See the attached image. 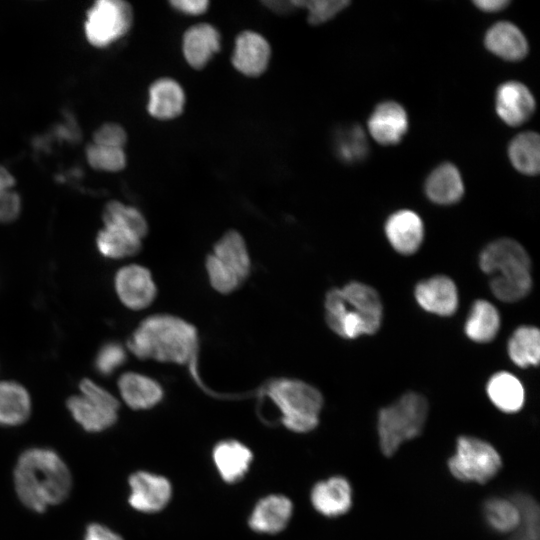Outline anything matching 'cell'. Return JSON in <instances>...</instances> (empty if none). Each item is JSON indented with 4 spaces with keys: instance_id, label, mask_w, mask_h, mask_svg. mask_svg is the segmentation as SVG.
Returning a JSON list of instances; mask_svg holds the SVG:
<instances>
[{
    "instance_id": "cell-11",
    "label": "cell",
    "mask_w": 540,
    "mask_h": 540,
    "mask_svg": "<svg viewBox=\"0 0 540 540\" xmlns=\"http://www.w3.org/2000/svg\"><path fill=\"white\" fill-rule=\"evenodd\" d=\"M270 58L271 47L263 35L245 30L237 36L231 62L238 72L247 77H258L268 68Z\"/></svg>"
},
{
    "instance_id": "cell-41",
    "label": "cell",
    "mask_w": 540,
    "mask_h": 540,
    "mask_svg": "<svg viewBox=\"0 0 540 540\" xmlns=\"http://www.w3.org/2000/svg\"><path fill=\"white\" fill-rule=\"evenodd\" d=\"M127 138V132L122 125L106 122L94 131L92 143L125 149Z\"/></svg>"
},
{
    "instance_id": "cell-23",
    "label": "cell",
    "mask_w": 540,
    "mask_h": 540,
    "mask_svg": "<svg viewBox=\"0 0 540 540\" xmlns=\"http://www.w3.org/2000/svg\"><path fill=\"white\" fill-rule=\"evenodd\" d=\"M425 192L428 198L440 205L458 202L464 194V183L458 168L452 163H442L427 177Z\"/></svg>"
},
{
    "instance_id": "cell-3",
    "label": "cell",
    "mask_w": 540,
    "mask_h": 540,
    "mask_svg": "<svg viewBox=\"0 0 540 540\" xmlns=\"http://www.w3.org/2000/svg\"><path fill=\"white\" fill-rule=\"evenodd\" d=\"M325 311L329 328L343 338L374 334L381 325L380 296L364 283L350 282L331 289L325 297Z\"/></svg>"
},
{
    "instance_id": "cell-39",
    "label": "cell",
    "mask_w": 540,
    "mask_h": 540,
    "mask_svg": "<svg viewBox=\"0 0 540 540\" xmlns=\"http://www.w3.org/2000/svg\"><path fill=\"white\" fill-rule=\"evenodd\" d=\"M205 267L211 286L220 293H231L242 284L213 254L206 258Z\"/></svg>"
},
{
    "instance_id": "cell-17",
    "label": "cell",
    "mask_w": 540,
    "mask_h": 540,
    "mask_svg": "<svg viewBox=\"0 0 540 540\" xmlns=\"http://www.w3.org/2000/svg\"><path fill=\"white\" fill-rule=\"evenodd\" d=\"M385 234L397 252L410 255L416 252L422 243L423 222L414 211L402 209L388 217L385 223Z\"/></svg>"
},
{
    "instance_id": "cell-20",
    "label": "cell",
    "mask_w": 540,
    "mask_h": 540,
    "mask_svg": "<svg viewBox=\"0 0 540 540\" xmlns=\"http://www.w3.org/2000/svg\"><path fill=\"white\" fill-rule=\"evenodd\" d=\"M484 43L491 53L507 61L523 59L529 48L522 31L508 21L491 26L485 34Z\"/></svg>"
},
{
    "instance_id": "cell-24",
    "label": "cell",
    "mask_w": 540,
    "mask_h": 540,
    "mask_svg": "<svg viewBox=\"0 0 540 540\" xmlns=\"http://www.w3.org/2000/svg\"><path fill=\"white\" fill-rule=\"evenodd\" d=\"M212 254L242 283L251 272L247 246L238 231H227L214 245Z\"/></svg>"
},
{
    "instance_id": "cell-13",
    "label": "cell",
    "mask_w": 540,
    "mask_h": 540,
    "mask_svg": "<svg viewBox=\"0 0 540 540\" xmlns=\"http://www.w3.org/2000/svg\"><path fill=\"white\" fill-rule=\"evenodd\" d=\"M535 104L531 91L519 81L504 82L496 91V113L509 126L526 122L532 116Z\"/></svg>"
},
{
    "instance_id": "cell-15",
    "label": "cell",
    "mask_w": 540,
    "mask_h": 540,
    "mask_svg": "<svg viewBox=\"0 0 540 540\" xmlns=\"http://www.w3.org/2000/svg\"><path fill=\"white\" fill-rule=\"evenodd\" d=\"M221 48L219 31L209 23L189 27L182 38L183 56L193 69L204 68Z\"/></svg>"
},
{
    "instance_id": "cell-42",
    "label": "cell",
    "mask_w": 540,
    "mask_h": 540,
    "mask_svg": "<svg viewBox=\"0 0 540 540\" xmlns=\"http://www.w3.org/2000/svg\"><path fill=\"white\" fill-rule=\"evenodd\" d=\"M171 7L188 16H198L205 13L209 7L207 0H173L170 1Z\"/></svg>"
},
{
    "instance_id": "cell-9",
    "label": "cell",
    "mask_w": 540,
    "mask_h": 540,
    "mask_svg": "<svg viewBox=\"0 0 540 540\" xmlns=\"http://www.w3.org/2000/svg\"><path fill=\"white\" fill-rule=\"evenodd\" d=\"M79 388L81 394L67 400V407L75 421L88 432H100L111 427L118 417L117 399L89 379H83Z\"/></svg>"
},
{
    "instance_id": "cell-35",
    "label": "cell",
    "mask_w": 540,
    "mask_h": 540,
    "mask_svg": "<svg viewBox=\"0 0 540 540\" xmlns=\"http://www.w3.org/2000/svg\"><path fill=\"white\" fill-rule=\"evenodd\" d=\"M484 518L488 525L500 533H511L519 522V511L512 500L493 497L485 501Z\"/></svg>"
},
{
    "instance_id": "cell-26",
    "label": "cell",
    "mask_w": 540,
    "mask_h": 540,
    "mask_svg": "<svg viewBox=\"0 0 540 540\" xmlns=\"http://www.w3.org/2000/svg\"><path fill=\"white\" fill-rule=\"evenodd\" d=\"M31 412L27 390L14 381H0V425L16 426L24 423Z\"/></svg>"
},
{
    "instance_id": "cell-27",
    "label": "cell",
    "mask_w": 540,
    "mask_h": 540,
    "mask_svg": "<svg viewBox=\"0 0 540 540\" xmlns=\"http://www.w3.org/2000/svg\"><path fill=\"white\" fill-rule=\"evenodd\" d=\"M487 394L491 402L505 413L519 411L525 400L522 383L508 372H498L489 379Z\"/></svg>"
},
{
    "instance_id": "cell-45",
    "label": "cell",
    "mask_w": 540,
    "mask_h": 540,
    "mask_svg": "<svg viewBox=\"0 0 540 540\" xmlns=\"http://www.w3.org/2000/svg\"><path fill=\"white\" fill-rule=\"evenodd\" d=\"M473 3L479 10L491 13L505 9L510 2L507 0H477Z\"/></svg>"
},
{
    "instance_id": "cell-16",
    "label": "cell",
    "mask_w": 540,
    "mask_h": 540,
    "mask_svg": "<svg viewBox=\"0 0 540 540\" xmlns=\"http://www.w3.org/2000/svg\"><path fill=\"white\" fill-rule=\"evenodd\" d=\"M418 304L427 312L452 315L458 306V291L455 283L444 275L434 276L419 282L415 288Z\"/></svg>"
},
{
    "instance_id": "cell-34",
    "label": "cell",
    "mask_w": 540,
    "mask_h": 540,
    "mask_svg": "<svg viewBox=\"0 0 540 540\" xmlns=\"http://www.w3.org/2000/svg\"><path fill=\"white\" fill-rule=\"evenodd\" d=\"M519 511V522L511 532L509 540H539L540 512L535 499L525 493H517L512 497Z\"/></svg>"
},
{
    "instance_id": "cell-4",
    "label": "cell",
    "mask_w": 540,
    "mask_h": 540,
    "mask_svg": "<svg viewBox=\"0 0 540 540\" xmlns=\"http://www.w3.org/2000/svg\"><path fill=\"white\" fill-rule=\"evenodd\" d=\"M479 265L490 275V288L503 302H515L531 290V261L517 241L502 238L489 243L481 252Z\"/></svg>"
},
{
    "instance_id": "cell-1",
    "label": "cell",
    "mask_w": 540,
    "mask_h": 540,
    "mask_svg": "<svg viewBox=\"0 0 540 540\" xmlns=\"http://www.w3.org/2000/svg\"><path fill=\"white\" fill-rule=\"evenodd\" d=\"M14 485L21 502L31 510L42 513L68 497L72 477L56 452L31 448L24 451L16 463Z\"/></svg>"
},
{
    "instance_id": "cell-40",
    "label": "cell",
    "mask_w": 540,
    "mask_h": 540,
    "mask_svg": "<svg viewBox=\"0 0 540 540\" xmlns=\"http://www.w3.org/2000/svg\"><path fill=\"white\" fill-rule=\"evenodd\" d=\"M126 358V351L120 343L108 342L99 349L95 357L94 366L99 374L110 376L124 364Z\"/></svg>"
},
{
    "instance_id": "cell-32",
    "label": "cell",
    "mask_w": 540,
    "mask_h": 540,
    "mask_svg": "<svg viewBox=\"0 0 540 540\" xmlns=\"http://www.w3.org/2000/svg\"><path fill=\"white\" fill-rule=\"evenodd\" d=\"M104 225H114L123 228L140 239L148 232V223L144 215L135 207L126 205L118 200L106 203L102 212Z\"/></svg>"
},
{
    "instance_id": "cell-12",
    "label": "cell",
    "mask_w": 540,
    "mask_h": 540,
    "mask_svg": "<svg viewBox=\"0 0 540 540\" xmlns=\"http://www.w3.org/2000/svg\"><path fill=\"white\" fill-rule=\"evenodd\" d=\"M129 504L135 510L145 513L163 509L171 497L169 481L159 475L138 471L129 478Z\"/></svg>"
},
{
    "instance_id": "cell-7",
    "label": "cell",
    "mask_w": 540,
    "mask_h": 540,
    "mask_svg": "<svg viewBox=\"0 0 540 540\" xmlns=\"http://www.w3.org/2000/svg\"><path fill=\"white\" fill-rule=\"evenodd\" d=\"M501 457L488 442L472 436L457 439L455 453L448 460L451 474L458 480L484 484L500 470Z\"/></svg>"
},
{
    "instance_id": "cell-6",
    "label": "cell",
    "mask_w": 540,
    "mask_h": 540,
    "mask_svg": "<svg viewBox=\"0 0 540 540\" xmlns=\"http://www.w3.org/2000/svg\"><path fill=\"white\" fill-rule=\"evenodd\" d=\"M267 394L282 413V422L295 432H308L318 424L323 405L321 393L301 380L282 378L272 382Z\"/></svg>"
},
{
    "instance_id": "cell-31",
    "label": "cell",
    "mask_w": 540,
    "mask_h": 540,
    "mask_svg": "<svg viewBox=\"0 0 540 540\" xmlns=\"http://www.w3.org/2000/svg\"><path fill=\"white\" fill-rule=\"evenodd\" d=\"M511 360L519 367L537 365L540 360V332L533 326L518 327L508 342Z\"/></svg>"
},
{
    "instance_id": "cell-33",
    "label": "cell",
    "mask_w": 540,
    "mask_h": 540,
    "mask_svg": "<svg viewBox=\"0 0 540 540\" xmlns=\"http://www.w3.org/2000/svg\"><path fill=\"white\" fill-rule=\"evenodd\" d=\"M334 148L338 158L348 164L364 160L369 152L366 134L357 124L346 126L337 132Z\"/></svg>"
},
{
    "instance_id": "cell-21",
    "label": "cell",
    "mask_w": 540,
    "mask_h": 540,
    "mask_svg": "<svg viewBox=\"0 0 540 540\" xmlns=\"http://www.w3.org/2000/svg\"><path fill=\"white\" fill-rule=\"evenodd\" d=\"M122 399L132 409H149L163 398V389L154 379L135 372H127L118 380Z\"/></svg>"
},
{
    "instance_id": "cell-18",
    "label": "cell",
    "mask_w": 540,
    "mask_h": 540,
    "mask_svg": "<svg viewBox=\"0 0 540 540\" xmlns=\"http://www.w3.org/2000/svg\"><path fill=\"white\" fill-rule=\"evenodd\" d=\"M186 102L185 92L175 79L162 77L148 90L147 111L155 119L172 120L180 116Z\"/></svg>"
},
{
    "instance_id": "cell-25",
    "label": "cell",
    "mask_w": 540,
    "mask_h": 540,
    "mask_svg": "<svg viewBox=\"0 0 540 540\" xmlns=\"http://www.w3.org/2000/svg\"><path fill=\"white\" fill-rule=\"evenodd\" d=\"M213 459L223 480L232 483L240 480L247 472L252 453L242 443L226 440L216 445Z\"/></svg>"
},
{
    "instance_id": "cell-5",
    "label": "cell",
    "mask_w": 540,
    "mask_h": 540,
    "mask_svg": "<svg viewBox=\"0 0 540 540\" xmlns=\"http://www.w3.org/2000/svg\"><path fill=\"white\" fill-rule=\"evenodd\" d=\"M428 403L416 393L403 394L396 402L382 408L378 414L379 445L385 456H392L407 440L417 437L426 422Z\"/></svg>"
},
{
    "instance_id": "cell-36",
    "label": "cell",
    "mask_w": 540,
    "mask_h": 540,
    "mask_svg": "<svg viewBox=\"0 0 540 540\" xmlns=\"http://www.w3.org/2000/svg\"><path fill=\"white\" fill-rule=\"evenodd\" d=\"M88 164L97 171L119 172L126 167L125 149L89 143L85 150Z\"/></svg>"
},
{
    "instance_id": "cell-8",
    "label": "cell",
    "mask_w": 540,
    "mask_h": 540,
    "mask_svg": "<svg viewBox=\"0 0 540 540\" xmlns=\"http://www.w3.org/2000/svg\"><path fill=\"white\" fill-rule=\"evenodd\" d=\"M133 9L124 0H98L86 12L84 33L90 45L105 48L131 29Z\"/></svg>"
},
{
    "instance_id": "cell-28",
    "label": "cell",
    "mask_w": 540,
    "mask_h": 540,
    "mask_svg": "<svg viewBox=\"0 0 540 540\" xmlns=\"http://www.w3.org/2000/svg\"><path fill=\"white\" fill-rule=\"evenodd\" d=\"M141 240L123 228L104 225V228L98 232L96 246L104 257L121 259L137 254L142 246Z\"/></svg>"
},
{
    "instance_id": "cell-22",
    "label": "cell",
    "mask_w": 540,
    "mask_h": 540,
    "mask_svg": "<svg viewBox=\"0 0 540 540\" xmlns=\"http://www.w3.org/2000/svg\"><path fill=\"white\" fill-rule=\"evenodd\" d=\"M291 501L282 495H270L260 500L249 519L250 527L261 533L283 530L292 515Z\"/></svg>"
},
{
    "instance_id": "cell-29",
    "label": "cell",
    "mask_w": 540,
    "mask_h": 540,
    "mask_svg": "<svg viewBox=\"0 0 540 540\" xmlns=\"http://www.w3.org/2000/svg\"><path fill=\"white\" fill-rule=\"evenodd\" d=\"M513 167L522 174L536 175L540 169V138L532 131L516 135L508 147Z\"/></svg>"
},
{
    "instance_id": "cell-30",
    "label": "cell",
    "mask_w": 540,
    "mask_h": 540,
    "mask_svg": "<svg viewBox=\"0 0 540 540\" xmlns=\"http://www.w3.org/2000/svg\"><path fill=\"white\" fill-rule=\"evenodd\" d=\"M500 328V316L490 302L477 300L472 305L465 323V333L473 341L486 343L491 341Z\"/></svg>"
},
{
    "instance_id": "cell-37",
    "label": "cell",
    "mask_w": 540,
    "mask_h": 540,
    "mask_svg": "<svg viewBox=\"0 0 540 540\" xmlns=\"http://www.w3.org/2000/svg\"><path fill=\"white\" fill-rule=\"evenodd\" d=\"M21 197L16 190V179L0 164V224L13 222L21 212Z\"/></svg>"
},
{
    "instance_id": "cell-44",
    "label": "cell",
    "mask_w": 540,
    "mask_h": 540,
    "mask_svg": "<svg viewBox=\"0 0 540 540\" xmlns=\"http://www.w3.org/2000/svg\"><path fill=\"white\" fill-rule=\"evenodd\" d=\"M263 4L272 12L278 15H288L297 7L293 1H264Z\"/></svg>"
},
{
    "instance_id": "cell-2",
    "label": "cell",
    "mask_w": 540,
    "mask_h": 540,
    "mask_svg": "<svg viewBox=\"0 0 540 540\" xmlns=\"http://www.w3.org/2000/svg\"><path fill=\"white\" fill-rule=\"evenodd\" d=\"M197 332L187 321L169 314L144 319L128 340L129 350L140 359L186 364L197 349Z\"/></svg>"
},
{
    "instance_id": "cell-43",
    "label": "cell",
    "mask_w": 540,
    "mask_h": 540,
    "mask_svg": "<svg viewBox=\"0 0 540 540\" xmlns=\"http://www.w3.org/2000/svg\"><path fill=\"white\" fill-rule=\"evenodd\" d=\"M84 540H124L120 535L111 529L98 524H90L85 533Z\"/></svg>"
},
{
    "instance_id": "cell-19",
    "label": "cell",
    "mask_w": 540,
    "mask_h": 540,
    "mask_svg": "<svg viewBox=\"0 0 540 540\" xmlns=\"http://www.w3.org/2000/svg\"><path fill=\"white\" fill-rule=\"evenodd\" d=\"M311 502L314 508L327 517L345 514L352 505V490L349 482L340 476L318 482L312 489Z\"/></svg>"
},
{
    "instance_id": "cell-14",
    "label": "cell",
    "mask_w": 540,
    "mask_h": 540,
    "mask_svg": "<svg viewBox=\"0 0 540 540\" xmlns=\"http://www.w3.org/2000/svg\"><path fill=\"white\" fill-rule=\"evenodd\" d=\"M367 128L372 138L381 145L398 144L408 130V116L395 101L379 103L371 113Z\"/></svg>"
},
{
    "instance_id": "cell-10",
    "label": "cell",
    "mask_w": 540,
    "mask_h": 540,
    "mask_svg": "<svg viewBox=\"0 0 540 540\" xmlns=\"http://www.w3.org/2000/svg\"><path fill=\"white\" fill-rule=\"evenodd\" d=\"M114 284L120 301L132 310L148 307L157 294L150 271L141 265L131 264L119 269Z\"/></svg>"
},
{
    "instance_id": "cell-38",
    "label": "cell",
    "mask_w": 540,
    "mask_h": 540,
    "mask_svg": "<svg viewBox=\"0 0 540 540\" xmlns=\"http://www.w3.org/2000/svg\"><path fill=\"white\" fill-rule=\"evenodd\" d=\"M297 8L307 10L308 22L312 25L323 24L349 6L347 0H293Z\"/></svg>"
}]
</instances>
